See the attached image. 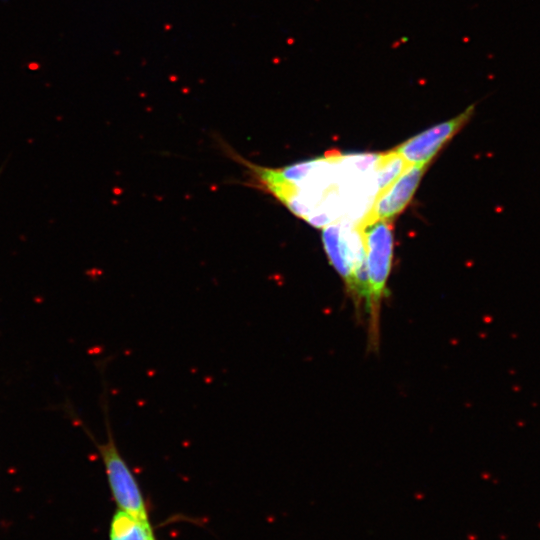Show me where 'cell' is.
Listing matches in <instances>:
<instances>
[{
  "instance_id": "6da1fadb",
  "label": "cell",
  "mask_w": 540,
  "mask_h": 540,
  "mask_svg": "<svg viewBox=\"0 0 540 540\" xmlns=\"http://www.w3.org/2000/svg\"><path fill=\"white\" fill-rule=\"evenodd\" d=\"M357 229L366 254L368 298L365 304L369 351H378L380 344V312L386 283L391 271L393 232L390 221L363 217Z\"/></svg>"
},
{
  "instance_id": "7a4b0ae2",
  "label": "cell",
  "mask_w": 540,
  "mask_h": 540,
  "mask_svg": "<svg viewBox=\"0 0 540 540\" xmlns=\"http://www.w3.org/2000/svg\"><path fill=\"white\" fill-rule=\"evenodd\" d=\"M103 408L105 410L106 441L102 443L98 442L91 436L87 429L86 431L91 436L102 459L112 497L118 509L149 521L148 510L141 487L116 444L108 418L107 405Z\"/></svg>"
},
{
  "instance_id": "3957f363",
  "label": "cell",
  "mask_w": 540,
  "mask_h": 540,
  "mask_svg": "<svg viewBox=\"0 0 540 540\" xmlns=\"http://www.w3.org/2000/svg\"><path fill=\"white\" fill-rule=\"evenodd\" d=\"M322 239L330 263L343 278L350 295L354 288V269L366 259L365 248L359 230L347 232L343 224H328L323 228Z\"/></svg>"
},
{
  "instance_id": "277c9868",
  "label": "cell",
  "mask_w": 540,
  "mask_h": 540,
  "mask_svg": "<svg viewBox=\"0 0 540 540\" xmlns=\"http://www.w3.org/2000/svg\"><path fill=\"white\" fill-rule=\"evenodd\" d=\"M474 112L475 104H472L456 117L413 136L394 150L409 165H427L440 148L468 123Z\"/></svg>"
},
{
  "instance_id": "5b68a950",
  "label": "cell",
  "mask_w": 540,
  "mask_h": 540,
  "mask_svg": "<svg viewBox=\"0 0 540 540\" xmlns=\"http://www.w3.org/2000/svg\"><path fill=\"white\" fill-rule=\"evenodd\" d=\"M426 165H409L404 172L376 199L364 216L373 220H388L399 214L414 195Z\"/></svg>"
},
{
  "instance_id": "8992f818",
  "label": "cell",
  "mask_w": 540,
  "mask_h": 540,
  "mask_svg": "<svg viewBox=\"0 0 540 540\" xmlns=\"http://www.w3.org/2000/svg\"><path fill=\"white\" fill-rule=\"evenodd\" d=\"M109 540H156L150 520H143L123 510L114 513Z\"/></svg>"
},
{
  "instance_id": "52a82bcc",
  "label": "cell",
  "mask_w": 540,
  "mask_h": 540,
  "mask_svg": "<svg viewBox=\"0 0 540 540\" xmlns=\"http://www.w3.org/2000/svg\"><path fill=\"white\" fill-rule=\"evenodd\" d=\"M409 166L395 151L379 154L375 159L377 194L388 188Z\"/></svg>"
}]
</instances>
